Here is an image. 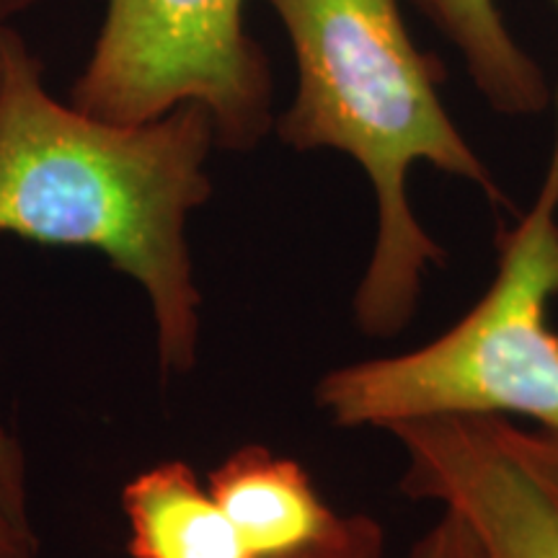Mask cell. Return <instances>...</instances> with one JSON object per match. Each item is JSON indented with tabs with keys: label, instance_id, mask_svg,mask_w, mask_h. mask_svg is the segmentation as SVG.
<instances>
[{
	"label": "cell",
	"instance_id": "1",
	"mask_svg": "<svg viewBox=\"0 0 558 558\" xmlns=\"http://www.w3.org/2000/svg\"><path fill=\"white\" fill-rule=\"evenodd\" d=\"M0 60V233L101 251L148 298L160 373L186 375L202 326L186 230L213 194V117L181 104L117 124L60 104L13 26Z\"/></svg>",
	"mask_w": 558,
	"mask_h": 558
},
{
	"label": "cell",
	"instance_id": "2",
	"mask_svg": "<svg viewBox=\"0 0 558 558\" xmlns=\"http://www.w3.org/2000/svg\"><path fill=\"white\" fill-rule=\"evenodd\" d=\"M288 32L298 90L275 130L292 150H337L375 194V241L352 311L369 339H390L416 316L424 277L445 248L409 202L418 163L505 202L437 90L435 65L409 37L399 0H262Z\"/></svg>",
	"mask_w": 558,
	"mask_h": 558
},
{
	"label": "cell",
	"instance_id": "3",
	"mask_svg": "<svg viewBox=\"0 0 558 558\" xmlns=\"http://www.w3.org/2000/svg\"><path fill=\"white\" fill-rule=\"evenodd\" d=\"M558 90L556 137L538 197L499 239L484 298L427 344L326 373L316 407L333 427L388 429L427 416L533 418L558 429Z\"/></svg>",
	"mask_w": 558,
	"mask_h": 558
},
{
	"label": "cell",
	"instance_id": "4",
	"mask_svg": "<svg viewBox=\"0 0 558 558\" xmlns=\"http://www.w3.org/2000/svg\"><path fill=\"white\" fill-rule=\"evenodd\" d=\"M275 83L243 24V0H107L70 104L99 120L143 124L202 104L218 148L254 150L269 130Z\"/></svg>",
	"mask_w": 558,
	"mask_h": 558
},
{
	"label": "cell",
	"instance_id": "5",
	"mask_svg": "<svg viewBox=\"0 0 558 558\" xmlns=\"http://www.w3.org/2000/svg\"><path fill=\"white\" fill-rule=\"evenodd\" d=\"M386 432L407 456L401 488L435 501L481 558H558V505L507 448L494 416H427Z\"/></svg>",
	"mask_w": 558,
	"mask_h": 558
},
{
	"label": "cell",
	"instance_id": "6",
	"mask_svg": "<svg viewBox=\"0 0 558 558\" xmlns=\"http://www.w3.org/2000/svg\"><path fill=\"white\" fill-rule=\"evenodd\" d=\"M207 488L254 558H279L311 546L339 514L303 465L264 445H243L209 473Z\"/></svg>",
	"mask_w": 558,
	"mask_h": 558
},
{
	"label": "cell",
	"instance_id": "7",
	"mask_svg": "<svg viewBox=\"0 0 558 558\" xmlns=\"http://www.w3.org/2000/svg\"><path fill=\"white\" fill-rule=\"evenodd\" d=\"M132 558H254L184 460L137 473L122 488Z\"/></svg>",
	"mask_w": 558,
	"mask_h": 558
},
{
	"label": "cell",
	"instance_id": "8",
	"mask_svg": "<svg viewBox=\"0 0 558 558\" xmlns=\"http://www.w3.org/2000/svg\"><path fill=\"white\" fill-rule=\"evenodd\" d=\"M465 62L473 86L501 114L548 109L550 88L541 62L509 32L497 0H414Z\"/></svg>",
	"mask_w": 558,
	"mask_h": 558
},
{
	"label": "cell",
	"instance_id": "9",
	"mask_svg": "<svg viewBox=\"0 0 558 558\" xmlns=\"http://www.w3.org/2000/svg\"><path fill=\"white\" fill-rule=\"evenodd\" d=\"M29 525L19 450L0 429V558H37V535L19 530Z\"/></svg>",
	"mask_w": 558,
	"mask_h": 558
},
{
	"label": "cell",
	"instance_id": "10",
	"mask_svg": "<svg viewBox=\"0 0 558 558\" xmlns=\"http://www.w3.org/2000/svg\"><path fill=\"white\" fill-rule=\"evenodd\" d=\"M279 558H386V535L367 514H339L324 538Z\"/></svg>",
	"mask_w": 558,
	"mask_h": 558
},
{
	"label": "cell",
	"instance_id": "11",
	"mask_svg": "<svg viewBox=\"0 0 558 558\" xmlns=\"http://www.w3.org/2000/svg\"><path fill=\"white\" fill-rule=\"evenodd\" d=\"M497 418V432L533 478L546 488L558 505V429H525L509 418Z\"/></svg>",
	"mask_w": 558,
	"mask_h": 558
},
{
	"label": "cell",
	"instance_id": "12",
	"mask_svg": "<svg viewBox=\"0 0 558 558\" xmlns=\"http://www.w3.org/2000/svg\"><path fill=\"white\" fill-rule=\"evenodd\" d=\"M407 558H481L471 533L456 514L442 512L427 533L409 548Z\"/></svg>",
	"mask_w": 558,
	"mask_h": 558
},
{
	"label": "cell",
	"instance_id": "13",
	"mask_svg": "<svg viewBox=\"0 0 558 558\" xmlns=\"http://www.w3.org/2000/svg\"><path fill=\"white\" fill-rule=\"evenodd\" d=\"M37 3H41V0H0V34L11 29L13 21L32 11Z\"/></svg>",
	"mask_w": 558,
	"mask_h": 558
},
{
	"label": "cell",
	"instance_id": "14",
	"mask_svg": "<svg viewBox=\"0 0 558 558\" xmlns=\"http://www.w3.org/2000/svg\"><path fill=\"white\" fill-rule=\"evenodd\" d=\"M3 37V34H0ZM0 86H3V60H0Z\"/></svg>",
	"mask_w": 558,
	"mask_h": 558
},
{
	"label": "cell",
	"instance_id": "15",
	"mask_svg": "<svg viewBox=\"0 0 558 558\" xmlns=\"http://www.w3.org/2000/svg\"><path fill=\"white\" fill-rule=\"evenodd\" d=\"M550 3H554V5H556V9H558V0H550Z\"/></svg>",
	"mask_w": 558,
	"mask_h": 558
}]
</instances>
